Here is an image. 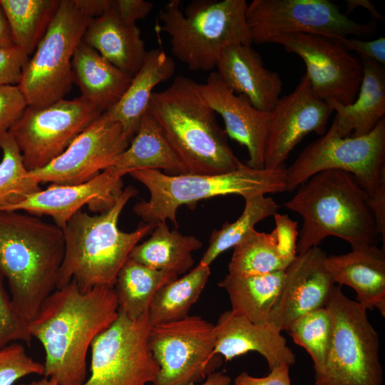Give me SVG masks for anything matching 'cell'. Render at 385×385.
Returning a JSON list of instances; mask_svg holds the SVG:
<instances>
[{"label": "cell", "mask_w": 385, "mask_h": 385, "mask_svg": "<svg viewBox=\"0 0 385 385\" xmlns=\"http://www.w3.org/2000/svg\"><path fill=\"white\" fill-rule=\"evenodd\" d=\"M92 19L76 0H60L18 84L29 106H46L63 99L69 92L73 83V56Z\"/></svg>", "instance_id": "obj_9"}, {"label": "cell", "mask_w": 385, "mask_h": 385, "mask_svg": "<svg viewBox=\"0 0 385 385\" xmlns=\"http://www.w3.org/2000/svg\"><path fill=\"white\" fill-rule=\"evenodd\" d=\"M27 106L18 86H0V135L9 131Z\"/></svg>", "instance_id": "obj_40"}, {"label": "cell", "mask_w": 385, "mask_h": 385, "mask_svg": "<svg viewBox=\"0 0 385 385\" xmlns=\"http://www.w3.org/2000/svg\"><path fill=\"white\" fill-rule=\"evenodd\" d=\"M325 266L334 283L346 285L366 310L385 316V250L376 244L363 245L348 253L327 256Z\"/></svg>", "instance_id": "obj_23"}, {"label": "cell", "mask_w": 385, "mask_h": 385, "mask_svg": "<svg viewBox=\"0 0 385 385\" xmlns=\"http://www.w3.org/2000/svg\"><path fill=\"white\" fill-rule=\"evenodd\" d=\"M202 247L196 237L170 230L166 222H160L154 226L147 240L133 248L129 258L152 269L179 275L192 267V252Z\"/></svg>", "instance_id": "obj_29"}, {"label": "cell", "mask_w": 385, "mask_h": 385, "mask_svg": "<svg viewBox=\"0 0 385 385\" xmlns=\"http://www.w3.org/2000/svg\"><path fill=\"white\" fill-rule=\"evenodd\" d=\"M332 327V315L324 307L300 316L287 330L294 342L303 347L310 355L314 374H319L324 366Z\"/></svg>", "instance_id": "obj_37"}, {"label": "cell", "mask_w": 385, "mask_h": 385, "mask_svg": "<svg viewBox=\"0 0 385 385\" xmlns=\"http://www.w3.org/2000/svg\"><path fill=\"white\" fill-rule=\"evenodd\" d=\"M59 0H0L14 46L29 56L36 50L59 6Z\"/></svg>", "instance_id": "obj_34"}, {"label": "cell", "mask_w": 385, "mask_h": 385, "mask_svg": "<svg viewBox=\"0 0 385 385\" xmlns=\"http://www.w3.org/2000/svg\"><path fill=\"white\" fill-rule=\"evenodd\" d=\"M0 208L15 205L41 190L26 168L21 153L11 134L0 135Z\"/></svg>", "instance_id": "obj_36"}, {"label": "cell", "mask_w": 385, "mask_h": 385, "mask_svg": "<svg viewBox=\"0 0 385 385\" xmlns=\"http://www.w3.org/2000/svg\"><path fill=\"white\" fill-rule=\"evenodd\" d=\"M19 385H24V384H19Z\"/></svg>", "instance_id": "obj_51"}, {"label": "cell", "mask_w": 385, "mask_h": 385, "mask_svg": "<svg viewBox=\"0 0 385 385\" xmlns=\"http://www.w3.org/2000/svg\"><path fill=\"white\" fill-rule=\"evenodd\" d=\"M214 354L225 361L256 351L267 361L270 370L282 364L292 366L296 357L281 332L269 322L255 324L231 310L223 312L215 324Z\"/></svg>", "instance_id": "obj_22"}, {"label": "cell", "mask_w": 385, "mask_h": 385, "mask_svg": "<svg viewBox=\"0 0 385 385\" xmlns=\"http://www.w3.org/2000/svg\"><path fill=\"white\" fill-rule=\"evenodd\" d=\"M231 379L221 371H215L209 374L205 381L200 385H230Z\"/></svg>", "instance_id": "obj_49"}, {"label": "cell", "mask_w": 385, "mask_h": 385, "mask_svg": "<svg viewBox=\"0 0 385 385\" xmlns=\"http://www.w3.org/2000/svg\"><path fill=\"white\" fill-rule=\"evenodd\" d=\"M289 366L287 364L279 365L262 377L253 376L243 371L235 379L233 385H291Z\"/></svg>", "instance_id": "obj_43"}, {"label": "cell", "mask_w": 385, "mask_h": 385, "mask_svg": "<svg viewBox=\"0 0 385 385\" xmlns=\"http://www.w3.org/2000/svg\"><path fill=\"white\" fill-rule=\"evenodd\" d=\"M137 193L138 190L129 185L108 210L98 215H89L81 210L68 220L62 229L64 254L56 288L71 282L82 292L96 286L114 287L117 275L131 250L154 227L141 222L133 232L119 229V217Z\"/></svg>", "instance_id": "obj_4"}, {"label": "cell", "mask_w": 385, "mask_h": 385, "mask_svg": "<svg viewBox=\"0 0 385 385\" xmlns=\"http://www.w3.org/2000/svg\"><path fill=\"white\" fill-rule=\"evenodd\" d=\"M279 205L264 195L245 198V207L240 216L234 222H225L220 229L211 232L208 247L200 263L210 266L225 251L235 247L265 218L274 215Z\"/></svg>", "instance_id": "obj_35"}, {"label": "cell", "mask_w": 385, "mask_h": 385, "mask_svg": "<svg viewBox=\"0 0 385 385\" xmlns=\"http://www.w3.org/2000/svg\"><path fill=\"white\" fill-rule=\"evenodd\" d=\"M332 112L326 101L313 93L304 74L294 91L280 97L269 112L265 168L284 165L293 149L310 133L324 135Z\"/></svg>", "instance_id": "obj_17"}, {"label": "cell", "mask_w": 385, "mask_h": 385, "mask_svg": "<svg viewBox=\"0 0 385 385\" xmlns=\"http://www.w3.org/2000/svg\"><path fill=\"white\" fill-rule=\"evenodd\" d=\"M82 41L115 67L133 77L147 51L136 24L123 19L111 6L92 19Z\"/></svg>", "instance_id": "obj_24"}, {"label": "cell", "mask_w": 385, "mask_h": 385, "mask_svg": "<svg viewBox=\"0 0 385 385\" xmlns=\"http://www.w3.org/2000/svg\"><path fill=\"white\" fill-rule=\"evenodd\" d=\"M123 176L143 169L163 170L170 175L187 173L154 118L148 113L128 148L109 167Z\"/></svg>", "instance_id": "obj_28"}, {"label": "cell", "mask_w": 385, "mask_h": 385, "mask_svg": "<svg viewBox=\"0 0 385 385\" xmlns=\"http://www.w3.org/2000/svg\"><path fill=\"white\" fill-rule=\"evenodd\" d=\"M28 385H59V384L56 381L44 376V378L41 379L31 381Z\"/></svg>", "instance_id": "obj_50"}, {"label": "cell", "mask_w": 385, "mask_h": 385, "mask_svg": "<svg viewBox=\"0 0 385 385\" xmlns=\"http://www.w3.org/2000/svg\"><path fill=\"white\" fill-rule=\"evenodd\" d=\"M129 175L150 192L149 200L136 202L133 211L145 223L154 226L170 220L177 227L178 208L202 200L228 195L245 199L286 192L284 165L257 170L244 163L235 170L216 175H168L149 169L134 170Z\"/></svg>", "instance_id": "obj_6"}, {"label": "cell", "mask_w": 385, "mask_h": 385, "mask_svg": "<svg viewBox=\"0 0 385 385\" xmlns=\"http://www.w3.org/2000/svg\"><path fill=\"white\" fill-rule=\"evenodd\" d=\"M346 12L344 14L348 16V14L351 13L356 8L362 6L366 9L371 16L376 19L383 21L384 18L376 10L374 5L368 0H346Z\"/></svg>", "instance_id": "obj_48"}, {"label": "cell", "mask_w": 385, "mask_h": 385, "mask_svg": "<svg viewBox=\"0 0 385 385\" xmlns=\"http://www.w3.org/2000/svg\"><path fill=\"white\" fill-rule=\"evenodd\" d=\"M233 249L228 274L235 276L284 271L297 255L287 249L275 229L270 233L253 229Z\"/></svg>", "instance_id": "obj_31"}, {"label": "cell", "mask_w": 385, "mask_h": 385, "mask_svg": "<svg viewBox=\"0 0 385 385\" xmlns=\"http://www.w3.org/2000/svg\"><path fill=\"white\" fill-rule=\"evenodd\" d=\"M101 113L81 97L61 99L43 107L27 106L11 128L29 171L47 165Z\"/></svg>", "instance_id": "obj_14"}, {"label": "cell", "mask_w": 385, "mask_h": 385, "mask_svg": "<svg viewBox=\"0 0 385 385\" xmlns=\"http://www.w3.org/2000/svg\"><path fill=\"white\" fill-rule=\"evenodd\" d=\"M200 88L208 105L222 118L227 135L247 148L245 164L253 169L265 168L269 112L257 110L246 98L231 91L216 72H212L205 83H200Z\"/></svg>", "instance_id": "obj_20"}, {"label": "cell", "mask_w": 385, "mask_h": 385, "mask_svg": "<svg viewBox=\"0 0 385 385\" xmlns=\"http://www.w3.org/2000/svg\"><path fill=\"white\" fill-rule=\"evenodd\" d=\"M147 113L159 125L187 173L222 174L244 164L230 148L225 131L195 81L178 76L165 90L153 92Z\"/></svg>", "instance_id": "obj_3"}, {"label": "cell", "mask_w": 385, "mask_h": 385, "mask_svg": "<svg viewBox=\"0 0 385 385\" xmlns=\"http://www.w3.org/2000/svg\"><path fill=\"white\" fill-rule=\"evenodd\" d=\"M325 307L332 318V334L315 385H381L379 339L366 309L333 286Z\"/></svg>", "instance_id": "obj_8"}, {"label": "cell", "mask_w": 385, "mask_h": 385, "mask_svg": "<svg viewBox=\"0 0 385 385\" xmlns=\"http://www.w3.org/2000/svg\"><path fill=\"white\" fill-rule=\"evenodd\" d=\"M71 66L81 98L101 114L119 101L133 78L83 41L74 52Z\"/></svg>", "instance_id": "obj_26"}, {"label": "cell", "mask_w": 385, "mask_h": 385, "mask_svg": "<svg viewBox=\"0 0 385 385\" xmlns=\"http://www.w3.org/2000/svg\"><path fill=\"white\" fill-rule=\"evenodd\" d=\"M111 6L125 20L136 24L145 19L153 9V4L144 0H111Z\"/></svg>", "instance_id": "obj_44"}, {"label": "cell", "mask_w": 385, "mask_h": 385, "mask_svg": "<svg viewBox=\"0 0 385 385\" xmlns=\"http://www.w3.org/2000/svg\"><path fill=\"white\" fill-rule=\"evenodd\" d=\"M14 46L9 25L4 10L0 5V48Z\"/></svg>", "instance_id": "obj_47"}, {"label": "cell", "mask_w": 385, "mask_h": 385, "mask_svg": "<svg viewBox=\"0 0 385 385\" xmlns=\"http://www.w3.org/2000/svg\"><path fill=\"white\" fill-rule=\"evenodd\" d=\"M367 205L371 210L376 231L385 243V178L376 191L367 197Z\"/></svg>", "instance_id": "obj_45"}, {"label": "cell", "mask_w": 385, "mask_h": 385, "mask_svg": "<svg viewBox=\"0 0 385 385\" xmlns=\"http://www.w3.org/2000/svg\"><path fill=\"white\" fill-rule=\"evenodd\" d=\"M29 58L24 51L15 46L0 48V86H18Z\"/></svg>", "instance_id": "obj_41"}, {"label": "cell", "mask_w": 385, "mask_h": 385, "mask_svg": "<svg viewBox=\"0 0 385 385\" xmlns=\"http://www.w3.org/2000/svg\"><path fill=\"white\" fill-rule=\"evenodd\" d=\"M297 188L284 204L303 220L297 254L319 246L329 236L346 240L351 249L375 244L379 235L367 205L368 195L351 174L324 170Z\"/></svg>", "instance_id": "obj_5"}, {"label": "cell", "mask_w": 385, "mask_h": 385, "mask_svg": "<svg viewBox=\"0 0 385 385\" xmlns=\"http://www.w3.org/2000/svg\"><path fill=\"white\" fill-rule=\"evenodd\" d=\"M149 312L131 319L118 312L111 325L91 344L89 378L82 385H146L160 366L150 349Z\"/></svg>", "instance_id": "obj_11"}, {"label": "cell", "mask_w": 385, "mask_h": 385, "mask_svg": "<svg viewBox=\"0 0 385 385\" xmlns=\"http://www.w3.org/2000/svg\"><path fill=\"white\" fill-rule=\"evenodd\" d=\"M361 63L363 77L354 102L346 106L327 103L337 113L330 128L343 138L366 135L384 118V66L361 56Z\"/></svg>", "instance_id": "obj_25"}, {"label": "cell", "mask_w": 385, "mask_h": 385, "mask_svg": "<svg viewBox=\"0 0 385 385\" xmlns=\"http://www.w3.org/2000/svg\"><path fill=\"white\" fill-rule=\"evenodd\" d=\"M4 280L0 269V349L18 341L29 346L33 337L29 331V323L15 311L6 289Z\"/></svg>", "instance_id": "obj_39"}, {"label": "cell", "mask_w": 385, "mask_h": 385, "mask_svg": "<svg viewBox=\"0 0 385 385\" xmlns=\"http://www.w3.org/2000/svg\"><path fill=\"white\" fill-rule=\"evenodd\" d=\"M180 5V0H170L159 19L173 55L190 70L210 71L228 46L252 43L245 0H196L184 11Z\"/></svg>", "instance_id": "obj_7"}, {"label": "cell", "mask_w": 385, "mask_h": 385, "mask_svg": "<svg viewBox=\"0 0 385 385\" xmlns=\"http://www.w3.org/2000/svg\"><path fill=\"white\" fill-rule=\"evenodd\" d=\"M43 374L44 365L30 357L21 344L12 342L0 349V385H13L28 375Z\"/></svg>", "instance_id": "obj_38"}, {"label": "cell", "mask_w": 385, "mask_h": 385, "mask_svg": "<svg viewBox=\"0 0 385 385\" xmlns=\"http://www.w3.org/2000/svg\"><path fill=\"white\" fill-rule=\"evenodd\" d=\"M130 142L120 125L102 113L62 154L45 167L29 173L40 184L83 183L111 167Z\"/></svg>", "instance_id": "obj_16"}, {"label": "cell", "mask_w": 385, "mask_h": 385, "mask_svg": "<svg viewBox=\"0 0 385 385\" xmlns=\"http://www.w3.org/2000/svg\"><path fill=\"white\" fill-rule=\"evenodd\" d=\"M270 43L282 46L303 60L307 70L304 74L317 97L344 106L354 102L363 77L362 66L338 41L289 33L277 36Z\"/></svg>", "instance_id": "obj_15"}, {"label": "cell", "mask_w": 385, "mask_h": 385, "mask_svg": "<svg viewBox=\"0 0 385 385\" xmlns=\"http://www.w3.org/2000/svg\"><path fill=\"white\" fill-rule=\"evenodd\" d=\"M78 6L93 19L102 15L108 9L110 0H76Z\"/></svg>", "instance_id": "obj_46"}, {"label": "cell", "mask_w": 385, "mask_h": 385, "mask_svg": "<svg viewBox=\"0 0 385 385\" xmlns=\"http://www.w3.org/2000/svg\"><path fill=\"white\" fill-rule=\"evenodd\" d=\"M246 21L252 43H270L279 35L302 33L338 41L350 35L369 34L371 24L354 21L328 0H253Z\"/></svg>", "instance_id": "obj_13"}, {"label": "cell", "mask_w": 385, "mask_h": 385, "mask_svg": "<svg viewBox=\"0 0 385 385\" xmlns=\"http://www.w3.org/2000/svg\"><path fill=\"white\" fill-rule=\"evenodd\" d=\"M148 342L160 366L152 385H195L222 364L215 324L199 316L152 326Z\"/></svg>", "instance_id": "obj_12"}, {"label": "cell", "mask_w": 385, "mask_h": 385, "mask_svg": "<svg viewBox=\"0 0 385 385\" xmlns=\"http://www.w3.org/2000/svg\"><path fill=\"white\" fill-rule=\"evenodd\" d=\"M338 41L349 51H354L371 59L378 63L385 66V38L380 36L371 41H362L356 38L345 37Z\"/></svg>", "instance_id": "obj_42"}, {"label": "cell", "mask_w": 385, "mask_h": 385, "mask_svg": "<svg viewBox=\"0 0 385 385\" xmlns=\"http://www.w3.org/2000/svg\"><path fill=\"white\" fill-rule=\"evenodd\" d=\"M210 275V266L199 262L182 277L163 285L155 294L149 309L152 326L176 322L188 317Z\"/></svg>", "instance_id": "obj_33"}, {"label": "cell", "mask_w": 385, "mask_h": 385, "mask_svg": "<svg viewBox=\"0 0 385 385\" xmlns=\"http://www.w3.org/2000/svg\"><path fill=\"white\" fill-rule=\"evenodd\" d=\"M118 317L114 287L96 286L82 292L71 282L56 288L29 323L31 336L45 351L43 376L59 385H82L92 342Z\"/></svg>", "instance_id": "obj_1"}, {"label": "cell", "mask_w": 385, "mask_h": 385, "mask_svg": "<svg viewBox=\"0 0 385 385\" xmlns=\"http://www.w3.org/2000/svg\"><path fill=\"white\" fill-rule=\"evenodd\" d=\"M175 70L174 61L163 50L147 51L141 67L119 101L103 114L119 123L125 137L131 141L147 113L154 88L170 78Z\"/></svg>", "instance_id": "obj_27"}, {"label": "cell", "mask_w": 385, "mask_h": 385, "mask_svg": "<svg viewBox=\"0 0 385 385\" xmlns=\"http://www.w3.org/2000/svg\"><path fill=\"white\" fill-rule=\"evenodd\" d=\"M176 274L158 270L128 258L120 270L114 285L118 312L131 319L147 312L157 292L178 278Z\"/></svg>", "instance_id": "obj_32"}, {"label": "cell", "mask_w": 385, "mask_h": 385, "mask_svg": "<svg viewBox=\"0 0 385 385\" xmlns=\"http://www.w3.org/2000/svg\"><path fill=\"white\" fill-rule=\"evenodd\" d=\"M64 254L62 229L23 211H0V269L12 305L29 323L56 289Z\"/></svg>", "instance_id": "obj_2"}, {"label": "cell", "mask_w": 385, "mask_h": 385, "mask_svg": "<svg viewBox=\"0 0 385 385\" xmlns=\"http://www.w3.org/2000/svg\"><path fill=\"white\" fill-rule=\"evenodd\" d=\"M123 176L108 168L91 180L72 185H54L29 195L15 205L0 211H23L47 215L63 229L68 220L85 205L93 212L111 208L123 192Z\"/></svg>", "instance_id": "obj_18"}, {"label": "cell", "mask_w": 385, "mask_h": 385, "mask_svg": "<svg viewBox=\"0 0 385 385\" xmlns=\"http://www.w3.org/2000/svg\"><path fill=\"white\" fill-rule=\"evenodd\" d=\"M327 255L319 246L297 254L284 270L280 294L269 323L287 331L300 316L325 307L334 282L325 266Z\"/></svg>", "instance_id": "obj_19"}, {"label": "cell", "mask_w": 385, "mask_h": 385, "mask_svg": "<svg viewBox=\"0 0 385 385\" xmlns=\"http://www.w3.org/2000/svg\"><path fill=\"white\" fill-rule=\"evenodd\" d=\"M284 279V271L249 276L227 274L218 285L227 292L231 311L255 324H263L269 322Z\"/></svg>", "instance_id": "obj_30"}, {"label": "cell", "mask_w": 385, "mask_h": 385, "mask_svg": "<svg viewBox=\"0 0 385 385\" xmlns=\"http://www.w3.org/2000/svg\"><path fill=\"white\" fill-rule=\"evenodd\" d=\"M327 170L351 174L368 196L385 178V118L367 134L341 137L329 128L286 168V192Z\"/></svg>", "instance_id": "obj_10"}, {"label": "cell", "mask_w": 385, "mask_h": 385, "mask_svg": "<svg viewBox=\"0 0 385 385\" xmlns=\"http://www.w3.org/2000/svg\"><path fill=\"white\" fill-rule=\"evenodd\" d=\"M216 72L233 93L242 96L257 110L270 112L279 99L282 81L279 75L265 68L251 46L232 44L221 53Z\"/></svg>", "instance_id": "obj_21"}]
</instances>
